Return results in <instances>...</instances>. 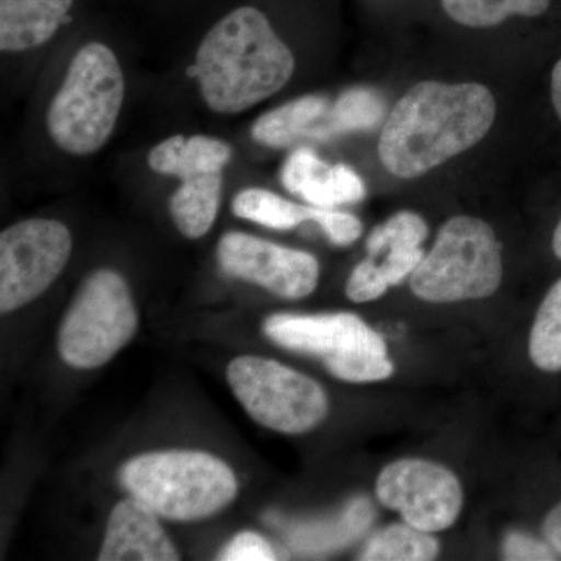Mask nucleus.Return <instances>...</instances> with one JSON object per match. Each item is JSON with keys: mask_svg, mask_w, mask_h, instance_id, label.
<instances>
[{"mask_svg": "<svg viewBox=\"0 0 561 561\" xmlns=\"http://www.w3.org/2000/svg\"><path fill=\"white\" fill-rule=\"evenodd\" d=\"M228 382L247 413L268 430L305 434L330 411L320 383L272 359L241 356L228 365Z\"/></svg>", "mask_w": 561, "mask_h": 561, "instance_id": "obj_8", "label": "nucleus"}, {"mask_svg": "<svg viewBox=\"0 0 561 561\" xmlns=\"http://www.w3.org/2000/svg\"><path fill=\"white\" fill-rule=\"evenodd\" d=\"M389 287L381 265L375 264L373 260H365L351 273L346 283V297L354 302L378 300Z\"/></svg>", "mask_w": 561, "mask_h": 561, "instance_id": "obj_24", "label": "nucleus"}, {"mask_svg": "<svg viewBox=\"0 0 561 561\" xmlns=\"http://www.w3.org/2000/svg\"><path fill=\"white\" fill-rule=\"evenodd\" d=\"M122 486L162 518L198 522L234 501V472L216 456L201 451L142 454L121 468Z\"/></svg>", "mask_w": 561, "mask_h": 561, "instance_id": "obj_3", "label": "nucleus"}, {"mask_svg": "<svg viewBox=\"0 0 561 561\" xmlns=\"http://www.w3.org/2000/svg\"><path fill=\"white\" fill-rule=\"evenodd\" d=\"M376 493L386 507L400 512L404 523L430 534L451 527L463 505L459 479L442 465L420 459L387 465Z\"/></svg>", "mask_w": 561, "mask_h": 561, "instance_id": "obj_10", "label": "nucleus"}, {"mask_svg": "<svg viewBox=\"0 0 561 561\" xmlns=\"http://www.w3.org/2000/svg\"><path fill=\"white\" fill-rule=\"evenodd\" d=\"M552 249L556 256L561 261V220L559 227L556 228V232H553Z\"/></svg>", "mask_w": 561, "mask_h": 561, "instance_id": "obj_31", "label": "nucleus"}, {"mask_svg": "<svg viewBox=\"0 0 561 561\" xmlns=\"http://www.w3.org/2000/svg\"><path fill=\"white\" fill-rule=\"evenodd\" d=\"M386 101L379 92L368 88H354L343 92L331 110V121L320 138L334 133L373 130L386 116Z\"/></svg>", "mask_w": 561, "mask_h": 561, "instance_id": "obj_22", "label": "nucleus"}, {"mask_svg": "<svg viewBox=\"0 0 561 561\" xmlns=\"http://www.w3.org/2000/svg\"><path fill=\"white\" fill-rule=\"evenodd\" d=\"M542 529H545L546 540L552 546L553 551L561 553V504L549 513Z\"/></svg>", "mask_w": 561, "mask_h": 561, "instance_id": "obj_29", "label": "nucleus"}, {"mask_svg": "<svg viewBox=\"0 0 561 561\" xmlns=\"http://www.w3.org/2000/svg\"><path fill=\"white\" fill-rule=\"evenodd\" d=\"M138 330V312L119 273L98 271L81 284L58 332V351L73 368L102 367Z\"/></svg>", "mask_w": 561, "mask_h": 561, "instance_id": "obj_7", "label": "nucleus"}, {"mask_svg": "<svg viewBox=\"0 0 561 561\" xmlns=\"http://www.w3.org/2000/svg\"><path fill=\"white\" fill-rule=\"evenodd\" d=\"M496 116L489 88L421 81L383 124L379 158L391 175L416 179L485 138Z\"/></svg>", "mask_w": 561, "mask_h": 561, "instance_id": "obj_1", "label": "nucleus"}, {"mask_svg": "<svg viewBox=\"0 0 561 561\" xmlns=\"http://www.w3.org/2000/svg\"><path fill=\"white\" fill-rule=\"evenodd\" d=\"M551 90L553 108H556L557 116L561 121V60L557 62L556 68L552 70Z\"/></svg>", "mask_w": 561, "mask_h": 561, "instance_id": "obj_30", "label": "nucleus"}, {"mask_svg": "<svg viewBox=\"0 0 561 561\" xmlns=\"http://www.w3.org/2000/svg\"><path fill=\"white\" fill-rule=\"evenodd\" d=\"M221 173L181 181L169 202L171 216L181 234L201 239L208 234L220 208Z\"/></svg>", "mask_w": 561, "mask_h": 561, "instance_id": "obj_16", "label": "nucleus"}, {"mask_svg": "<svg viewBox=\"0 0 561 561\" xmlns=\"http://www.w3.org/2000/svg\"><path fill=\"white\" fill-rule=\"evenodd\" d=\"M530 359L542 371L561 370V279L542 300L529 342Z\"/></svg>", "mask_w": 561, "mask_h": 561, "instance_id": "obj_21", "label": "nucleus"}, {"mask_svg": "<svg viewBox=\"0 0 561 561\" xmlns=\"http://www.w3.org/2000/svg\"><path fill=\"white\" fill-rule=\"evenodd\" d=\"M427 238L426 221L415 213H400L371 232L368 253L378 256L383 250L419 249Z\"/></svg>", "mask_w": 561, "mask_h": 561, "instance_id": "obj_23", "label": "nucleus"}, {"mask_svg": "<svg viewBox=\"0 0 561 561\" xmlns=\"http://www.w3.org/2000/svg\"><path fill=\"white\" fill-rule=\"evenodd\" d=\"M232 157L225 140L210 136H172L157 144L149 153L151 171L180 181L221 173Z\"/></svg>", "mask_w": 561, "mask_h": 561, "instance_id": "obj_15", "label": "nucleus"}, {"mask_svg": "<svg viewBox=\"0 0 561 561\" xmlns=\"http://www.w3.org/2000/svg\"><path fill=\"white\" fill-rule=\"evenodd\" d=\"M217 260L236 278L257 284L289 300L308 297L319 284L320 265L312 254L245 232L225 234L217 247Z\"/></svg>", "mask_w": 561, "mask_h": 561, "instance_id": "obj_11", "label": "nucleus"}, {"mask_svg": "<svg viewBox=\"0 0 561 561\" xmlns=\"http://www.w3.org/2000/svg\"><path fill=\"white\" fill-rule=\"evenodd\" d=\"M328 103L321 95H302L262 114L254 122L251 136L265 147H289L301 136L311 135L316 121L327 114Z\"/></svg>", "mask_w": 561, "mask_h": 561, "instance_id": "obj_17", "label": "nucleus"}, {"mask_svg": "<svg viewBox=\"0 0 561 561\" xmlns=\"http://www.w3.org/2000/svg\"><path fill=\"white\" fill-rule=\"evenodd\" d=\"M501 245L485 221L454 217L411 276L413 294L424 301L456 302L493 295L502 280Z\"/></svg>", "mask_w": 561, "mask_h": 561, "instance_id": "obj_5", "label": "nucleus"}, {"mask_svg": "<svg viewBox=\"0 0 561 561\" xmlns=\"http://www.w3.org/2000/svg\"><path fill=\"white\" fill-rule=\"evenodd\" d=\"M232 213L239 219L260 224L272 230L287 231L302 221H312L313 206H301L265 190H245L236 195Z\"/></svg>", "mask_w": 561, "mask_h": 561, "instance_id": "obj_18", "label": "nucleus"}, {"mask_svg": "<svg viewBox=\"0 0 561 561\" xmlns=\"http://www.w3.org/2000/svg\"><path fill=\"white\" fill-rule=\"evenodd\" d=\"M73 0H0V49L25 51L49 43Z\"/></svg>", "mask_w": 561, "mask_h": 561, "instance_id": "obj_14", "label": "nucleus"}, {"mask_svg": "<svg viewBox=\"0 0 561 561\" xmlns=\"http://www.w3.org/2000/svg\"><path fill=\"white\" fill-rule=\"evenodd\" d=\"M451 20L467 27H493L511 16H540L551 0H442Z\"/></svg>", "mask_w": 561, "mask_h": 561, "instance_id": "obj_20", "label": "nucleus"}, {"mask_svg": "<svg viewBox=\"0 0 561 561\" xmlns=\"http://www.w3.org/2000/svg\"><path fill=\"white\" fill-rule=\"evenodd\" d=\"M440 545L430 531L415 529L405 524H393L378 534L360 553L365 561H427L434 560Z\"/></svg>", "mask_w": 561, "mask_h": 561, "instance_id": "obj_19", "label": "nucleus"}, {"mask_svg": "<svg viewBox=\"0 0 561 561\" xmlns=\"http://www.w3.org/2000/svg\"><path fill=\"white\" fill-rule=\"evenodd\" d=\"M157 513L136 497L119 502L111 512L101 561H176L175 546L169 540Z\"/></svg>", "mask_w": 561, "mask_h": 561, "instance_id": "obj_12", "label": "nucleus"}, {"mask_svg": "<svg viewBox=\"0 0 561 561\" xmlns=\"http://www.w3.org/2000/svg\"><path fill=\"white\" fill-rule=\"evenodd\" d=\"M312 221L320 225L324 234L330 238L335 245H351L360 238L362 224L359 219L351 216V214L339 213L332 208H317L313 206Z\"/></svg>", "mask_w": 561, "mask_h": 561, "instance_id": "obj_25", "label": "nucleus"}, {"mask_svg": "<svg viewBox=\"0 0 561 561\" xmlns=\"http://www.w3.org/2000/svg\"><path fill=\"white\" fill-rule=\"evenodd\" d=\"M280 181L287 191L317 208H335L365 197L364 181L353 169L327 164L309 149L294 151L287 158Z\"/></svg>", "mask_w": 561, "mask_h": 561, "instance_id": "obj_13", "label": "nucleus"}, {"mask_svg": "<svg viewBox=\"0 0 561 561\" xmlns=\"http://www.w3.org/2000/svg\"><path fill=\"white\" fill-rule=\"evenodd\" d=\"M502 553H504L505 560H556L551 545H546V542L535 540L529 535L518 534V531H513L505 538Z\"/></svg>", "mask_w": 561, "mask_h": 561, "instance_id": "obj_27", "label": "nucleus"}, {"mask_svg": "<svg viewBox=\"0 0 561 561\" xmlns=\"http://www.w3.org/2000/svg\"><path fill=\"white\" fill-rule=\"evenodd\" d=\"M220 560L225 561H272L276 560L271 542L254 531H242L221 551Z\"/></svg>", "mask_w": 561, "mask_h": 561, "instance_id": "obj_26", "label": "nucleus"}, {"mask_svg": "<svg viewBox=\"0 0 561 561\" xmlns=\"http://www.w3.org/2000/svg\"><path fill=\"white\" fill-rule=\"evenodd\" d=\"M423 257L424 253L421 247H419V249L389 251L381 267L390 286H397V284H401L408 276H412V273L416 271Z\"/></svg>", "mask_w": 561, "mask_h": 561, "instance_id": "obj_28", "label": "nucleus"}, {"mask_svg": "<svg viewBox=\"0 0 561 561\" xmlns=\"http://www.w3.org/2000/svg\"><path fill=\"white\" fill-rule=\"evenodd\" d=\"M265 335L283 348L319 357L332 376L346 382H375L393 375L386 342L354 313H276Z\"/></svg>", "mask_w": 561, "mask_h": 561, "instance_id": "obj_6", "label": "nucleus"}, {"mask_svg": "<svg viewBox=\"0 0 561 561\" xmlns=\"http://www.w3.org/2000/svg\"><path fill=\"white\" fill-rule=\"evenodd\" d=\"M294 70V55L267 16L241 7L206 33L190 76L198 81L210 111L232 116L272 98Z\"/></svg>", "mask_w": 561, "mask_h": 561, "instance_id": "obj_2", "label": "nucleus"}, {"mask_svg": "<svg viewBox=\"0 0 561 561\" xmlns=\"http://www.w3.org/2000/svg\"><path fill=\"white\" fill-rule=\"evenodd\" d=\"M72 250L66 225L20 221L0 234V311L9 313L44 294L60 276Z\"/></svg>", "mask_w": 561, "mask_h": 561, "instance_id": "obj_9", "label": "nucleus"}, {"mask_svg": "<svg viewBox=\"0 0 561 561\" xmlns=\"http://www.w3.org/2000/svg\"><path fill=\"white\" fill-rule=\"evenodd\" d=\"M125 98L124 72L102 43L81 47L47 111L51 140L73 157H90L108 142Z\"/></svg>", "mask_w": 561, "mask_h": 561, "instance_id": "obj_4", "label": "nucleus"}]
</instances>
